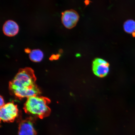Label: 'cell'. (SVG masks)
Wrapping results in <instances>:
<instances>
[{
    "instance_id": "9c48e42d",
    "label": "cell",
    "mask_w": 135,
    "mask_h": 135,
    "mask_svg": "<svg viewBox=\"0 0 135 135\" xmlns=\"http://www.w3.org/2000/svg\"><path fill=\"white\" fill-rule=\"evenodd\" d=\"M124 31L128 33H135V21L133 20H128L125 22L124 24Z\"/></svg>"
},
{
    "instance_id": "ba28073f",
    "label": "cell",
    "mask_w": 135,
    "mask_h": 135,
    "mask_svg": "<svg viewBox=\"0 0 135 135\" xmlns=\"http://www.w3.org/2000/svg\"><path fill=\"white\" fill-rule=\"evenodd\" d=\"M29 57L32 61L35 62H40L43 58L44 54L41 50L37 49L31 50L29 53Z\"/></svg>"
},
{
    "instance_id": "3957f363",
    "label": "cell",
    "mask_w": 135,
    "mask_h": 135,
    "mask_svg": "<svg viewBox=\"0 0 135 135\" xmlns=\"http://www.w3.org/2000/svg\"><path fill=\"white\" fill-rule=\"evenodd\" d=\"M18 110L17 105L13 102L8 103L1 107L0 118L4 122H13L18 117Z\"/></svg>"
},
{
    "instance_id": "6da1fadb",
    "label": "cell",
    "mask_w": 135,
    "mask_h": 135,
    "mask_svg": "<svg viewBox=\"0 0 135 135\" xmlns=\"http://www.w3.org/2000/svg\"><path fill=\"white\" fill-rule=\"evenodd\" d=\"M34 71L30 67L20 69L13 80L10 81V91L20 99L39 95L41 90L36 84Z\"/></svg>"
},
{
    "instance_id": "8fae6325",
    "label": "cell",
    "mask_w": 135,
    "mask_h": 135,
    "mask_svg": "<svg viewBox=\"0 0 135 135\" xmlns=\"http://www.w3.org/2000/svg\"><path fill=\"white\" fill-rule=\"evenodd\" d=\"M59 57V56L58 55H53L51 57L50 59V60H57V59H58Z\"/></svg>"
},
{
    "instance_id": "8992f818",
    "label": "cell",
    "mask_w": 135,
    "mask_h": 135,
    "mask_svg": "<svg viewBox=\"0 0 135 135\" xmlns=\"http://www.w3.org/2000/svg\"><path fill=\"white\" fill-rule=\"evenodd\" d=\"M35 118L30 117L21 121L18 127V135H36L33 126Z\"/></svg>"
},
{
    "instance_id": "5b68a950",
    "label": "cell",
    "mask_w": 135,
    "mask_h": 135,
    "mask_svg": "<svg viewBox=\"0 0 135 135\" xmlns=\"http://www.w3.org/2000/svg\"><path fill=\"white\" fill-rule=\"evenodd\" d=\"M109 64L103 59L97 58L93 61L92 69L94 74L99 77H104L109 71Z\"/></svg>"
},
{
    "instance_id": "52a82bcc",
    "label": "cell",
    "mask_w": 135,
    "mask_h": 135,
    "mask_svg": "<svg viewBox=\"0 0 135 135\" xmlns=\"http://www.w3.org/2000/svg\"><path fill=\"white\" fill-rule=\"evenodd\" d=\"M19 27L16 22L9 20L5 22L3 27L4 34L9 37L15 36L18 33Z\"/></svg>"
},
{
    "instance_id": "277c9868",
    "label": "cell",
    "mask_w": 135,
    "mask_h": 135,
    "mask_svg": "<svg viewBox=\"0 0 135 135\" xmlns=\"http://www.w3.org/2000/svg\"><path fill=\"white\" fill-rule=\"evenodd\" d=\"M79 18L78 13L73 9L67 10L62 13V23L68 29H71L75 27Z\"/></svg>"
},
{
    "instance_id": "7c38bea8",
    "label": "cell",
    "mask_w": 135,
    "mask_h": 135,
    "mask_svg": "<svg viewBox=\"0 0 135 135\" xmlns=\"http://www.w3.org/2000/svg\"><path fill=\"white\" fill-rule=\"evenodd\" d=\"M25 51L26 52V53H30V52H31V51H30V50L28 48L27 49H25Z\"/></svg>"
},
{
    "instance_id": "30bf717a",
    "label": "cell",
    "mask_w": 135,
    "mask_h": 135,
    "mask_svg": "<svg viewBox=\"0 0 135 135\" xmlns=\"http://www.w3.org/2000/svg\"><path fill=\"white\" fill-rule=\"evenodd\" d=\"M5 104H4V100L3 98L1 96V107H2Z\"/></svg>"
},
{
    "instance_id": "7a4b0ae2",
    "label": "cell",
    "mask_w": 135,
    "mask_h": 135,
    "mask_svg": "<svg viewBox=\"0 0 135 135\" xmlns=\"http://www.w3.org/2000/svg\"><path fill=\"white\" fill-rule=\"evenodd\" d=\"M50 100L48 98L39 95L28 98L25 104L23 109L27 114L40 119L48 117L51 109L49 107Z\"/></svg>"
}]
</instances>
